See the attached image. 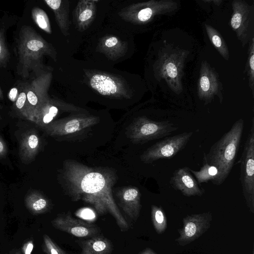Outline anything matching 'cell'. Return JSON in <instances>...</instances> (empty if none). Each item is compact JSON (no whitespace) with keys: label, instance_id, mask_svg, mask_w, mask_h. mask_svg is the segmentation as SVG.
Returning <instances> with one entry per match:
<instances>
[{"label":"cell","instance_id":"cell-33","mask_svg":"<svg viewBox=\"0 0 254 254\" xmlns=\"http://www.w3.org/2000/svg\"><path fill=\"white\" fill-rule=\"evenodd\" d=\"M33 247V241L29 240L23 244L20 251L22 254H31Z\"/></svg>","mask_w":254,"mask_h":254},{"label":"cell","instance_id":"cell-37","mask_svg":"<svg viewBox=\"0 0 254 254\" xmlns=\"http://www.w3.org/2000/svg\"><path fill=\"white\" fill-rule=\"evenodd\" d=\"M7 254H22V253L19 249H14L10 251Z\"/></svg>","mask_w":254,"mask_h":254},{"label":"cell","instance_id":"cell-3","mask_svg":"<svg viewBox=\"0 0 254 254\" xmlns=\"http://www.w3.org/2000/svg\"><path fill=\"white\" fill-rule=\"evenodd\" d=\"M17 50V72L24 78L28 77L31 72L42 67L44 56H49L54 61L57 59V53L53 46L30 26L21 27Z\"/></svg>","mask_w":254,"mask_h":254},{"label":"cell","instance_id":"cell-36","mask_svg":"<svg viewBox=\"0 0 254 254\" xmlns=\"http://www.w3.org/2000/svg\"><path fill=\"white\" fill-rule=\"evenodd\" d=\"M138 254H157L152 249L149 248H146Z\"/></svg>","mask_w":254,"mask_h":254},{"label":"cell","instance_id":"cell-25","mask_svg":"<svg viewBox=\"0 0 254 254\" xmlns=\"http://www.w3.org/2000/svg\"><path fill=\"white\" fill-rule=\"evenodd\" d=\"M204 26L207 36L214 47L225 60H228L229 53L228 47L222 36L212 26L205 24Z\"/></svg>","mask_w":254,"mask_h":254},{"label":"cell","instance_id":"cell-34","mask_svg":"<svg viewBox=\"0 0 254 254\" xmlns=\"http://www.w3.org/2000/svg\"><path fill=\"white\" fill-rule=\"evenodd\" d=\"M20 91V90H19L16 87L12 88L8 94L9 99L12 102H15L18 96Z\"/></svg>","mask_w":254,"mask_h":254},{"label":"cell","instance_id":"cell-8","mask_svg":"<svg viewBox=\"0 0 254 254\" xmlns=\"http://www.w3.org/2000/svg\"><path fill=\"white\" fill-rule=\"evenodd\" d=\"M178 129L168 121H156L141 116L131 123L128 134L132 142L143 143L168 136Z\"/></svg>","mask_w":254,"mask_h":254},{"label":"cell","instance_id":"cell-24","mask_svg":"<svg viewBox=\"0 0 254 254\" xmlns=\"http://www.w3.org/2000/svg\"><path fill=\"white\" fill-rule=\"evenodd\" d=\"M25 204L28 211L33 215L44 213L50 207L49 200L37 191L29 193L25 197Z\"/></svg>","mask_w":254,"mask_h":254},{"label":"cell","instance_id":"cell-30","mask_svg":"<svg viewBox=\"0 0 254 254\" xmlns=\"http://www.w3.org/2000/svg\"><path fill=\"white\" fill-rule=\"evenodd\" d=\"M43 251L45 254H67L48 235H43Z\"/></svg>","mask_w":254,"mask_h":254},{"label":"cell","instance_id":"cell-29","mask_svg":"<svg viewBox=\"0 0 254 254\" xmlns=\"http://www.w3.org/2000/svg\"><path fill=\"white\" fill-rule=\"evenodd\" d=\"M246 70L249 78V84L253 95L254 91V37L250 40L248 57L246 64Z\"/></svg>","mask_w":254,"mask_h":254},{"label":"cell","instance_id":"cell-9","mask_svg":"<svg viewBox=\"0 0 254 254\" xmlns=\"http://www.w3.org/2000/svg\"><path fill=\"white\" fill-rule=\"evenodd\" d=\"M192 134V131L185 132L158 141L144 151L140 159L145 163L171 159L185 147Z\"/></svg>","mask_w":254,"mask_h":254},{"label":"cell","instance_id":"cell-38","mask_svg":"<svg viewBox=\"0 0 254 254\" xmlns=\"http://www.w3.org/2000/svg\"><path fill=\"white\" fill-rule=\"evenodd\" d=\"M3 99V95L2 91V90L0 86V99L2 100Z\"/></svg>","mask_w":254,"mask_h":254},{"label":"cell","instance_id":"cell-14","mask_svg":"<svg viewBox=\"0 0 254 254\" xmlns=\"http://www.w3.org/2000/svg\"><path fill=\"white\" fill-rule=\"evenodd\" d=\"M222 85L214 68L206 61L201 62L197 82V95L207 105L211 102L215 96L222 103Z\"/></svg>","mask_w":254,"mask_h":254},{"label":"cell","instance_id":"cell-16","mask_svg":"<svg viewBox=\"0 0 254 254\" xmlns=\"http://www.w3.org/2000/svg\"><path fill=\"white\" fill-rule=\"evenodd\" d=\"M82 110V109L73 105L49 97L38 110L32 122L44 128L62 113H77Z\"/></svg>","mask_w":254,"mask_h":254},{"label":"cell","instance_id":"cell-12","mask_svg":"<svg viewBox=\"0 0 254 254\" xmlns=\"http://www.w3.org/2000/svg\"><path fill=\"white\" fill-rule=\"evenodd\" d=\"M212 214L210 211L189 215L183 218L182 227L178 230L177 244L185 246L198 239L210 228Z\"/></svg>","mask_w":254,"mask_h":254},{"label":"cell","instance_id":"cell-20","mask_svg":"<svg viewBox=\"0 0 254 254\" xmlns=\"http://www.w3.org/2000/svg\"><path fill=\"white\" fill-rule=\"evenodd\" d=\"M127 46L120 37L107 35L100 40L98 49L101 53L110 59H118L125 53Z\"/></svg>","mask_w":254,"mask_h":254},{"label":"cell","instance_id":"cell-13","mask_svg":"<svg viewBox=\"0 0 254 254\" xmlns=\"http://www.w3.org/2000/svg\"><path fill=\"white\" fill-rule=\"evenodd\" d=\"M98 121L99 118L96 116L79 113L54 121L44 129L52 136H67L87 129Z\"/></svg>","mask_w":254,"mask_h":254},{"label":"cell","instance_id":"cell-39","mask_svg":"<svg viewBox=\"0 0 254 254\" xmlns=\"http://www.w3.org/2000/svg\"><path fill=\"white\" fill-rule=\"evenodd\" d=\"M0 119H1V116H0Z\"/></svg>","mask_w":254,"mask_h":254},{"label":"cell","instance_id":"cell-5","mask_svg":"<svg viewBox=\"0 0 254 254\" xmlns=\"http://www.w3.org/2000/svg\"><path fill=\"white\" fill-rule=\"evenodd\" d=\"M179 1L151 0L130 4L120 12L121 18L135 24H146L155 16L171 13L178 9Z\"/></svg>","mask_w":254,"mask_h":254},{"label":"cell","instance_id":"cell-21","mask_svg":"<svg viewBox=\"0 0 254 254\" xmlns=\"http://www.w3.org/2000/svg\"><path fill=\"white\" fill-rule=\"evenodd\" d=\"M44 2L52 10L56 21L62 34L68 36L69 29V1L63 0H45Z\"/></svg>","mask_w":254,"mask_h":254},{"label":"cell","instance_id":"cell-23","mask_svg":"<svg viewBox=\"0 0 254 254\" xmlns=\"http://www.w3.org/2000/svg\"><path fill=\"white\" fill-rule=\"evenodd\" d=\"M40 146V140L37 133L33 131L26 133L21 139L19 155L22 161L29 162L37 154Z\"/></svg>","mask_w":254,"mask_h":254},{"label":"cell","instance_id":"cell-27","mask_svg":"<svg viewBox=\"0 0 254 254\" xmlns=\"http://www.w3.org/2000/svg\"><path fill=\"white\" fill-rule=\"evenodd\" d=\"M199 184L207 183L209 181H213L218 175L217 169L212 165H209L206 162L203 161V166L199 171H194L190 169Z\"/></svg>","mask_w":254,"mask_h":254},{"label":"cell","instance_id":"cell-32","mask_svg":"<svg viewBox=\"0 0 254 254\" xmlns=\"http://www.w3.org/2000/svg\"><path fill=\"white\" fill-rule=\"evenodd\" d=\"M26 99V84H25L21 88L18 96L15 102V108L21 115L25 107Z\"/></svg>","mask_w":254,"mask_h":254},{"label":"cell","instance_id":"cell-40","mask_svg":"<svg viewBox=\"0 0 254 254\" xmlns=\"http://www.w3.org/2000/svg\"><path fill=\"white\" fill-rule=\"evenodd\" d=\"M253 254H254V253H253Z\"/></svg>","mask_w":254,"mask_h":254},{"label":"cell","instance_id":"cell-35","mask_svg":"<svg viewBox=\"0 0 254 254\" xmlns=\"http://www.w3.org/2000/svg\"><path fill=\"white\" fill-rule=\"evenodd\" d=\"M7 153V147L4 141L0 136V158L4 157Z\"/></svg>","mask_w":254,"mask_h":254},{"label":"cell","instance_id":"cell-28","mask_svg":"<svg viewBox=\"0 0 254 254\" xmlns=\"http://www.w3.org/2000/svg\"><path fill=\"white\" fill-rule=\"evenodd\" d=\"M32 18L36 24L48 34L52 33L49 17L46 12L38 7H34L31 11Z\"/></svg>","mask_w":254,"mask_h":254},{"label":"cell","instance_id":"cell-22","mask_svg":"<svg viewBox=\"0 0 254 254\" xmlns=\"http://www.w3.org/2000/svg\"><path fill=\"white\" fill-rule=\"evenodd\" d=\"M80 254H111L113 246L111 241L101 235H96L80 241Z\"/></svg>","mask_w":254,"mask_h":254},{"label":"cell","instance_id":"cell-11","mask_svg":"<svg viewBox=\"0 0 254 254\" xmlns=\"http://www.w3.org/2000/svg\"><path fill=\"white\" fill-rule=\"evenodd\" d=\"M232 6L233 13L230 24L244 47L254 37V8L253 5L241 0H233Z\"/></svg>","mask_w":254,"mask_h":254},{"label":"cell","instance_id":"cell-7","mask_svg":"<svg viewBox=\"0 0 254 254\" xmlns=\"http://www.w3.org/2000/svg\"><path fill=\"white\" fill-rule=\"evenodd\" d=\"M88 86L98 94L113 98H129V86L121 77L100 70L86 72Z\"/></svg>","mask_w":254,"mask_h":254},{"label":"cell","instance_id":"cell-26","mask_svg":"<svg viewBox=\"0 0 254 254\" xmlns=\"http://www.w3.org/2000/svg\"><path fill=\"white\" fill-rule=\"evenodd\" d=\"M151 220L155 231L161 234L167 227V219L163 209L161 206L152 204L151 206Z\"/></svg>","mask_w":254,"mask_h":254},{"label":"cell","instance_id":"cell-31","mask_svg":"<svg viewBox=\"0 0 254 254\" xmlns=\"http://www.w3.org/2000/svg\"><path fill=\"white\" fill-rule=\"evenodd\" d=\"M9 58V53L7 48L3 32L0 30V67L6 66Z\"/></svg>","mask_w":254,"mask_h":254},{"label":"cell","instance_id":"cell-1","mask_svg":"<svg viewBox=\"0 0 254 254\" xmlns=\"http://www.w3.org/2000/svg\"><path fill=\"white\" fill-rule=\"evenodd\" d=\"M64 177L73 201L82 200L89 203L99 214L110 213L122 231L128 230L129 225L113 196L116 177L112 172L68 160L64 163Z\"/></svg>","mask_w":254,"mask_h":254},{"label":"cell","instance_id":"cell-17","mask_svg":"<svg viewBox=\"0 0 254 254\" xmlns=\"http://www.w3.org/2000/svg\"><path fill=\"white\" fill-rule=\"evenodd\" d=\"M190 169L185 167L175 170L170 180V184L175 190L186 196H201L204 193V190L199 187L190 174Z\"/></svg>","mask_w":254,"mask_h":254},{"label":"cell","instance_id":"cell-10","mask_svg":"<svg viewBox=\"0 0 254 254\" xmlns=\"http://www.w3.org/2000/svg\"><path fill=\"white\" fill-rule=\"evenodd\" d=\"M52 77L51 71H45L26 84L27 99L22 116L27 120L32 121L38 110L49 98L48 91Z\"/></svg>","mask_w":254,"mask_h":254},{"label":"cell","instance_id":"cell-2","mask_svg":"<svg viewBox=\"0 0 254 254\" xmlns=\"http://www.w3.org/2000/svg\"><path fill=\"white\" fill-rule=\"evenodd\" d=\"M244 120L236 121L226 132L210 147L207 154L204 153L203 161L215 167L218 171L213 185L220 186L228 177L234 166L243 135Z\"/></svg>","mask_w":254,"mask_h":254},{"label":"cell","instance_id":"cell-18","mask_svg":"<svg viewBox=\"0 0 254 254\" xmlns=\"http://www.w3.org/2000/svg\"><path fill=\"white\" fill-rule=\"evenodd\" d=\"M119 203L123 211L132 221L139 216L141 208V193L137 188L127 187L117 192Z\"/></svg>","mask_w":254,"mask_h":254},{"label":"cell","instance_id":"cell-4","mask_svg":"<svg viewBox=\"0 0 254 254\" xmlns=\"http://www.w3.org/2000/svg\"><path fill=\"white\" fill-rule=\"evenodd\" d=\"M189 54L187 50L165 43L159 50L154 64L156 78L164 79L177 94H180L183 89L182 80L185 62Z\"/></svg>","mask_w":254,"mask_h":254},{"label":"cell","instance_id":"cell-6","mask_svg":"<svg viewBox=\"0 0 254 254\" xmlns=\"http://www.w3.org/2000/svg\"><path fill=\"white\" fill-rule=\"evenodd\" d=\"M240 180L242 192L249 210L254 213V118L245 142L239 160Z\"/></svg>","mask_w":254,"mask_h":254},{"label":"cell","instance_id":"cell-15","mask_svg":"<svg viewBox=\"0 0 254 254\" xmlns=\"http://www.w3.org/2000/svg\"><path fill=\"white\" fill-rule=\"evenodd\" d=\"M51 223L55 228L77 238H89L100 231L96 225L74 218L69 212L58 215Z\"/></svg>","mask_w":254,"mask_h":254},{"label":"cell","instance_id":"cell-19","mask_svg":"<svg viewBox=\"0 0 254 254\" xmlns=\"http://www.w3.org/2000/svg\"><path fill=\"white\" fill-rule=\"evenodd\" d=\"M97 1L94 0H81L77 3L73 11V20L79 31L86 30L94 20Z\"/></svg>","mask_w":254,"mask_h":254}]
</instances>
